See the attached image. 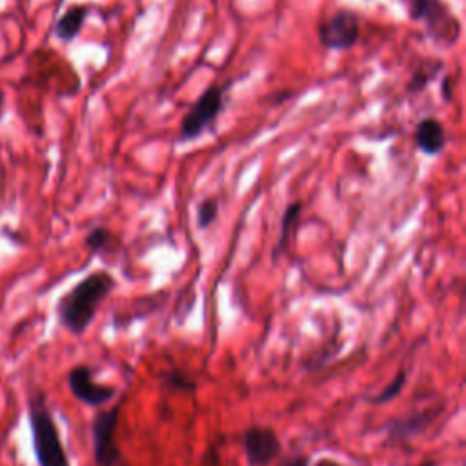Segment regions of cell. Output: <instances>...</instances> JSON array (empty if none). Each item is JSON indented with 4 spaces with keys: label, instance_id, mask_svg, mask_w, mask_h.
<instances>
[{
    "label": "cell",
    "instance_id": "cell-12",
    "mask_svg": "<svg viewBox=\"0 0 466 466\" xmlns=\"http://www.w3.org/2000/svg\"><path fill=\"white\" fill-rule=\"evenodd\" d=\"M441 69H442V60H435V58L422 60V64L413 71L408 82V87H406L408 93H419L420 89H424L437 76Z\"/></svg>",
    "mask_w": 466,
    "mask_h": 466
},
{
    "label": "cell",
    "instance_id": "cell-8",
    "mask_svg": "<svg viewBox=\"0 0 466 466\" xmlns=\"http://www.w3.org/2000/svg\"><path fill=\"white\" fill-rule=\"evenodd\" d=\"M442 411V406L424 408L420 411L397 417L386 424V435L391 442H408L410 439L422 433Z\"/></svg>",
    "mask_w": 466,
    "mask_h": 466
},
{
    "label": "cell",
    "instance_id": "cell-21",
    "mask_svg": "<svg viewBox=\"0 0 466 466\" xmlns=\"http://www.w3.org/2000/svg\"><path fill=\"white\" fill-rule=\"evenodd\" d=\"M419 466H437V462H435V461H426V462H422V464H419Z\"/></svg>",
    "mask_w": 466,
    "mask_h": 466
},
{
    "label": "cell",
    "instance_id": "cell-22",
    "mask_svg": "<svg viewBox=\"0 0 466 466\" xmlns=\"http://www.w3.org/2000/svg\"><path fill=\"white\" fill-rule=\"evenodd\" d=\"M2 107H4V93L0 89V116H2Z\"/></svg>",
    "mask_w": 466,
    "mask_h": 466
},
{
    "label": "cell",
    "instance_id": "cell-20",
    "mask_svg": "<svg viewBox=\"0 0 466 466\" xmlns=\"http://www.w3.org/2000/svg\"><path fill=\"white\" fill-rule=\"evenodd\" d=\"M315 466H344V464H340V462H337L333 459H320V461H317Z\"/></svg>",
    "mask_w": 466,
    "mask_h": 466
},
{
    "label": "cell",
    "instance_id": "cell-1",
    "mask_svg": "<svg viewBox=\"0 0 466 466\" xmlns=\"http://www.w3.org/2000/svg\"><path fill=\"white\" fill-rule=\"evenodd\" d=\"M115 286V277L106 269L93 271L78 280L56 302L58 324L71 335H84V331L91 326L100 304L107 299Z\"/></svg>",
    "mask_w": 466,
    "mask_h": 466
},
{
    "label": "cell",
    "instance_id": "cell-18",
    "mask_svg": "<svg viewBox=\"0 0 466 466\" xmlns=\"http://www.w3.org/2000/svg\"><path fill=\"white\" fill-rule=\"evenodd\" d=\"M277 466H309V455L304 453H297L291 457H286L282 462H279Z\"/></svg>",
    "mask_w": 466,
    "mask_h": 466
},
{
    "label": "cell",
    "instance_id": "cell-7",
    "mask_svg": "<svg viewBox=\"0 0 466 466\" xmlns=\"http://www.w3.org/2000/svg\"><path fill=\"white\" fill-rule=\"evenodd\" d=\"M67 386L71 395L89 408H102L118 395L115 386L96 382L95 370L87 364H78L69 370Z\"/></svg>",
    "mask_w": 466,
    "mask_h": 466
},
{
    "label": "cell",
    "instance_id": "cell-2",
    "mask_svg": "<svg viewBox=\"0 0 466 466\" xmlns=\"http://www.w3.org/2000/svg\"><path fill=\"white\" fill-rule=\"evenodd\" d=\"M27 419L38 466H71L44 391L36 390L31 393Z\"/></svg>",
    "mask_w": 466,
    "mask_h": 466
},
{
    "label": "cell",
    "instance_id": "cell-16",
    "mask_svg": "<svg viewBox=\"0 0 466 466\" xmlns=\"http://www.w3.org/2000/svg\"><path fill=\"white\" fill-rule=\"evenodd\" d=\"M218 217V200L209 197V198H204L198 206H197V226L200 229H206L209 228Z\"/></svg>",
    "mask_w": 466,
    "mask_h": 466
},
{
    "label": "cell",
    "instance_id": "cell-5",
    "mask_svg": "<svg viewBox=\"0 0 466 466\" xmlns=\"http://www.w3.org/2000/svg\"><path fill=\"white\" fill-rule=\"evenodd\" d=\"M317 36L326 49H351L360 36V20L355 11L339 9L319 22Z\"/></svg>",
    "mask_w": 466,
    "mask_h": 466
},
{
    "label": "cell",
    "instance_id": "cell-3",
    "mask_svg": "<svg viewBox=\"0 0 466 466\" xmlns=\"http://www.w3.org/2000/svg\"><path fill=\"white\" fill-rule=\"evenodd\" d=\"M126 395L111 408H98L91 419V442L95 466H127L116 442V428Z\"/></svg>",
    "mask_w": 466,
    "mask_h": 466
},
{
    "label": "cell",
    "instance_id": "cell-14",
    "mask_svg": "<svg viewBox=\"0 0 466 466\" xmlns=\"http://www.w3.org/2000/svg\"><path fill=\"white\" fill-rule=\"evenodd\" d=\"M84 244H86V248L89 249L91 255H98V253H106L107 249H111V246L118 244V238L107 228L98 226V228H93L86 235Z\"/></svg>",
    "mask_w": 466,
    "mask_h": 466
},
{
    "label": "cell",
    "instance_id": "cell-13",
    "mask_svg": "<svg viewBox=\"0 0 466 466\" xmlns=\"http://www.w3.org/2000/svg\"><path fill=\"white\" fill-rule=\"evenodd\" d=\"M162 386L169 391H184V393H193L197 390V384H195V379L182 371L180 368H169L166 371H162L158 375Z\"/></svg>",
    "mask_w": 466,
    "mask_h": 466
},
{
    "label": "cell",
    "instance_id": "cell-6",
    "mask_svg": "<svg viewBox=\"0 0 466 466\" xmlns=\"http://www.w3.org/2000/svg\"><path fill=\"white\" fill-rule=\"evenodd\" d=\"M248 466H271L282 453V441L271 426H249L240 433Z\"/></svg>",
    "mask_w": 466,
    "mask_h": 466
},
{
    "label": "cell",
    "instance_id": "cell-11",
    "mask_svg": "<svg viewBox=\"0 0 466 466\" xmlns=\"http://www.w3.org/2000/svg\"><path fill=\"white\" fill-rule=\"evenodd\" d=\"M300 211H302V202H299V200L289 202L286 206V209L282 213V220H280V235H279V240L275 246V257L288 246L289 237L295 233L299 218H300Z\"/></svg>",
    "mask_w": 466,
    "mask_h": 466
},
{
    "label": "cell",
    "instance_id": "cell-10",
    "mask_svg": "<svg viewBox=\"0 0 466 466\" xmlns=\"http://www.w3.org/2000/svg\"><path fill=\"white\" fill-rule=\"evenodd\" d=\"M89 15V5H82V4H76V5H71L55 24L53 27V33L58 40L62 42H71L78 36V33L82 31L84 27V22H86V16Z\"/></svg>",
    "mask_w": 466,
    "mask_h": 466
},
{
    "label": "cell",
    "instance_id": "cell-19",
    "mask_svg": "<svg viewBox=\"0 0 466 466\" xmlns=\"http://www.w3.org/2000/svg\"><path fill=\"white\" fill-rule=\"evenodd\" d=\"M450 84H451V78L450 76H444L442 78V82H441V95H442V98L446 100V102H450L451 100V91H450Z\"/></svg>",
    "mask_w": 466,
    "mask_h": 466
},
{
    "label": "cell",
    "instance_id": "cell-9",
    "mask_svg": "<svg viewBox=\"0 0 466 466\" xmlns=\"http://www.w3.org/2000/svg\"><path fill=\"white\" fill-rule=\"evenodd\" d=\"M413 138L417 147L428 157L439 155L448 142L446 129L435 116H424L422 120H419Z\"/></svg>",
    "mask_w": 466,
    "mask_h": 466
},
{
    "label": "cell",
    "instance_id": "cell-15",
    "mask_svg": "<svg viewBox=\"0 0 466 466\" xmlns=\"http://www.w3.org/2000/svg\"><path fill=\"white\" fill-rule=\"evenodd\" d=\"M406 382H408V373H406V370H399V371L395 373V377H393L379 393H375V395L370 399V402L375 404V406H382V404L391 402V400H393L395 397H399V393L404 390Z\"/></svg>",
    "mask_w": 466,
    "mask_h": 466
},
{
    "label": "cell",
    "instance_id": "cell-4",
    "mask_svg": "<svg viewBox=\"0 0 466 466\" xmlns=\"http://www.w3.org/2000/svg\"><path fill=\"white\" fill-rule=\"evenodd\" d=\"M224 86L211 84L209 87H206L204 93L191 104V107L182 116L178 127V140L187 142L198 138L224 111Z\"/></svg>",
    "mask_w": 466,
    "mask_h": 466
},
{
    "label": "cell",
    "instance_id": "cell-17",
    "mask_svg": "<svg viewBox=\"0 0 466 466\" xmlns=\"http://www.w3.org/2000/svg\"><path fill=\"white\" fill-rule=\"evenodd\" d=\"M200 466H220V451L217 442L206 448V451L200 457Z\"/></svg>",
    "mask_w": 466,
    "mask_h": 466
}]
</instances>
